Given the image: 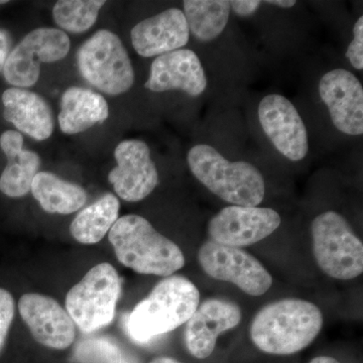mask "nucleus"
I'll list each match as a JSON object with an SVG mask.
<instances>
[{
	"label": "nucleus",
	"mask_w": 363,
	"mask_h": 363,
	"mask_svg": "<svg viewBox=\"0 0 363 363\" xmlns=\"http://www.w3.org/2000/svg\"><path fill=\"white\" fill-rule=\"evenodd\" d=\"M321 310L301 298H288L264 306L253 318L250 337L269 354L290 355L305 350L319 335Z\"/></svg>",
	"instance_id": "obj_1"
},
{
	"label": "nucleus",
	"mask_w": 363,
	"mask_h": 363,
	"mask_svg": "<svg viewBox=\"0 0 363 363\" xmlns=\"http://www.w3.org/2000/svg\"><path fill=\"white\" fill-rule=\"evenodd\" d=\"M199 303V291L190 279L166 277L130 313L126 321L128 335L136 342H150L185 324Z\"/></svg>",
	"instance_id": "obj_2"
},
{
	"label": "nucleus",
	"mask_w": 363,
	"mask_h": 363,
	"mask_svg": "<svg viewBox=\"0 0 363 363\" xmlns=\"http://www.w3.org/2000/svg\"><path fill=\"white\" fill-rule=\"evenodd\" d=\"M108 238L119 262L138 274L166 278L185 266L181 248L138 215L118 218Z\"/></svg>",
	"instance_id": "obj_3"
},
{
	"label": "nucleus",
	"mask_w": 363,
	"mask_h": 363,
	"mask_svg": "<svg viewBox=\"0 0 363 363\" xmlns=\"http://www.w3.org/2000/svg\"><path fill=\"white\" fill-rule=\"evenodd\" d=\"M187 160L193 175L224 201L234 206L257 207L264 200V177L250 162H229L208 145L193 147Z\"/></svg>",
	"instance_id": "obj_4"
},
{
	"label": "nucleus",
	"mask_w": 363,
	"mask_h": 363,
	"mask_svg": "<svg viewBox=\"0 0 363 363\" xmlns=\"http://www.w3.org/2000/svg\"><path fill=\"white\" fill-rule=\"evenodd\" d=\"M311 234L315 259L325 274L344 281L362 274V241L342 215L334 211L318 215L312 222Z\"/></svg>",
	"instance_id": "obj_5"
},
{
	"label": "nucleus",
	"mask_w": 363,
	"mask_h": 363,
	"mask_svg": "<svg viewBox=\"0 0 363 363\" xmlns=\"http://www.w3.org/2000/svg\"><path fill=\"white\" fill-rule=\"evenodd\" d=\"M77 64L82 77L105 94H123L135 83L128 52L111 30H98L86 40L77 52Z\"/></svg>",
	"instance_id": "obj_6"
},
{
	"label": "nucleus",
	"mask_w": 363,
	"mask_h": 363,
	"mask_svg": "<svg viewBox=\"0 0 363 363\" xmlns=\"http://www.w3.org/2000/svg\"><path fill=\"white\" fill-rule=\"evenodd\" d=\"M121 281L111 264H97L66 296V311L86 333L111 324L116 316Z\"/></svg>",
	"instance_id": "obj_7"
},
{
	"label": "nucleus",
	"mask_w": 363,
	"mask_h": 363,
	"mask_svg": "<svg viewBox=\"0 0 363 363\" xmlns=\"http://www.w3.org/2000/svg\"><path fill=\"white\" fill-rule=\"evenodd\" d=\"M70 48V39L63 30L37 28L26 35L9 55L2 70L4 78L16 88L30 87L39 80L40 64L65 58Z\"/></svg>",
	"instance_id": "obj_8"
},
{
	"label": "nucleus",
	"mask_w": 363,
	"mask_h": 363,
	"mask_svg": "<svg viewBox=\"0 0 363 363\" xmlns=\"http://www.w3.org/2000/svg\"><path fill=\"white\" fill-rule=\"evenodd\" d=\"M198 260L208 276L238 286L250 296H262L272 285L271 274L252 255L238 247L208 240L198 252Z\"/></svg>",
	"instance_id": "obj_9"
},
{
	"label": "nucleus",
	"mask_w": 363,
	"mask_h": 363,
	"mask_svg": "<svg viewBox=\"0 0 363 363\" xmlns=\"http://www.w3.org/2000/svg\"><path fill=\"white\" fill-rule=\"evenodd\" d=\"M279 225L281 217L271 208L229 206L212 217L208 233L214 242L240 248L264 240Z\"/></svg>",
	"instance_id": "obj_10"
},
{
	"label": "nucleus",
	"mask_w": 363,
	"mask_h": 363,
	"mask_svg": "<svg viewBox=\"0 0 363 363\" xmlns=\"http://www.w3.org/2000/svg\"><path fill=\"white\" fill-rule=\"evenodd\" d=\"M114 157L117 166L109 173L108 180L124 201H142L156 189L159 174L147 143L123 140L114 150Z\"/></svg>",
	"instance_id": "obj_11"
},
{
	"label": "nucleus",
	"mask_w": 363,
	"mask_h": 363,
	"mask_svg": "<svg viewBox=\"0 0 363 363\" xmlns=\"http://www.w3.org/2000/svg\"><path fill=\"white\" fill-rule=\"evenodd\" d=\"M259 118L264 133L284 157L298 162L307 156V130L290 100L279 94L267 95L260 101Z\"/></svg>",
	"instance_id": "obj_12"
},
{
	"label": "nucleus",
	"mask_w": 363,
	"mask_h": 363,
	"mask_svg": "<svg viewBox=\"0 0 363 363\" xmlns=\"http://www.w3.org/2000/svg\"><path fill=\"white\" fill-rule=\"evenodd\" d=\"M18 311L33 337L45 347L66 350L75 341V323L56 300L40 294H26Z\"/></svg>",
	"instance_id": "obj_13"
},
{
	"label": "nucleus",
	"mask_w": 363,
	"mask_h": 363,
	"mask_svg": "<svg viewBox=\"0 0 363 363\" xmlns=\"http://www.w3.org/2000/svg\"><path fill=\"white\" fill-rule=\"evenodd\" d=\"M319 94L339 131L362 135L363 88L354 74L344 69L328 72L320 80Z\"/></svg>",
	"instance_id": "obj_14"
},
{
	"label": "nucleus",
	"mask_w": 363,
	"mask_h": 363,
	"mask_svg": "<svg viewBox=\"0 0 363 363\" xmlns=\"http://www.w3.org/2000/svg\"><path fill=\"white\" fill-rule=\"evenodd\" d=\"M240 320V308L235 303L217 298L204 301L186 322L185 340L189 352L199 359L209 357L218 336L238 326Z\"/></svg>",
	"instance_id": "obj_15"
},
{
	"label": "nucleus",
	"mask_w": 363,
	"mask_h": 363,
	"mask_svg": "<svg viewBox=\"0 0 363 363\" xmlns=\"http://www.w3.org/2000/svg\"><path fill=\"white\" fill-rule=\"evenodd\" d=\"M145 86L154 92L181 90L198 97L206 90L207 78L197 55L191 50L180 49L161 55L152 62Z\"/></svg>",
	"instance_id": "obj_16"
},
{
	"label": "nucleus",
	"mask_w": 363,
	"mask_h": 363,
	"mask_svg": "<svg viewBox=\"0 0 363 363\" xmlns=\"http://www.w3.org/2000/svg\"><path fill=\"white\" fill-rule=\"evenodd\" d=\"M130 35L136 52L145 58H150L185 47L190 30L183 11L169 9L138 23L131 30Z\"/></svg>",
	"instance_id": "obj_17"
},
{
	"label": "nucleus",
	"mask_w": 363,
	"mask_h": 363,
	"mask_svg": "<svg viewBox=\"0 0 363 363\" xmlns=\"http://www.w3.org/2000/svg\"><path fill=\"white\" fill-rule=\"evenodd\" d=\"M4 116L21 133L35 140H48L54 130V119L47 101L37 93L9 88L2 94Z\"/></svg>",
	"instance_id": "obj_18"
},
{
	"label": "nucleus",
	"mask_w": 363,
	"mask_h": 363,
	"mask_svg": "<svg viewBox=\"0 0 363 363\" xmlns=\"http://www.w3.org/2000/svg\"><path fill=\"white\" fill-rule=\"evenodd\" d=\"M0 147L7 157L6 169L0 176V191L11 198L23 197L30 192L33 179L39 173V155L23 150V135L16 130L2 133Z\"/></svg>",
	"instance_id": "obj_19"
},
{
	"label": "nucleus",
	"mask_w": 363,
	"mask_h": 363,
	"mask_svg": "<svg viewBox=\"0 0 363 363\" xmlns=\"http://www.w3.org/2000/svg\"><path fill=\"white\" fill-rule=\"evenodd\" d=\"M108 116L106 100L94 91L71 87L62 96L59 124L61 130L67 135L89 130L95 124L104 123Z\"/></svg>",
	"instance_id": "obj_20"
},
{
	"label": "nucleus",
	"mask_w": 363,
	"mask_h": 363,
	"mask_svg": "<svg viewBox=\"0 0 363 363\" xmlns=\"http://www.w3.org/2000/svg\"><path fill=\"white\" fill-rule=\"evenodd\" d=\"M30 192L48 213H74L87 202V193L81 186L62 180L48 172L35 175Z\"/></svg>",
	"instance_id": "obj_21"
},
{
	"label": "nucleus",
	"mask_w": 363,
	"mask_h": 363,
	"mask_svg": "<svg viewBox=\"0 0 363 363\" xmlns=\"http://www.w3.org/2000/svg\"><path fill=\"white\" fill-rule=\"evenodd\" d=\"M119 208L116 196H102L75 217L70 226L72 236L83 245L99 242L118 220Z\"/></svg>",
	"instance_id": "obj_22"
},
{
	"label": "nucleus",
	"mask_w": 363,
	"mask_h": 363,
	"mask_svg": "<svg viewBox=\"0 0 363 363\" xmlns=\"http://www.w3.org/2000/svg\"><path fill=\"white\" fill-rule=\"evenodd\" d=\"M183 6L189 30L201 42L219 37L230 16V4L226 0H185Z\"/></svg>",
	"instance_id": "obj_23"
},
{
	"label": "nucleus",
	"mask_w": 363,
	"mask_h": 363,
	"mask_svg": "<svg viewBox=\"0 0 363 363\" xmlns=\"http://www.w3.org/2000/svg\"><path fill=\"white\" fill-rule=\"evenodd\" d=\"M104 0H61L55 4L52 16L57 25L67 32L84 33L96 23Z\"/></svg>",
	"instance_id": "obj_24"
},
{
	"label": "nucleus",
	"mask_w": 363,
	"mask_h": 363,
	"mask_svg": "<svg viewBox=\"0 0 363 363\" xmlns=\"http://www.w3.org/2000/svg\"><path fill=\"white\" fill-rule=\"evenodd\" d=\"M74 357L79 363H135L116 341L107 337L86 339L76 347Z\"/></svg>",
	"instance_id": "obj_25"
},
{
	"label": "nucleus",
	"mask_w": 363,
	"mask_h": 363,
	"mask_svg": "<svg viewBox=\"0 0 363 363\" xmlns=\"http://www.w3.org/2000/svg\"><path fill=\"white\" fill-rule=\"evenodd\" d=\"M16 303L9 291L0 288V353L6 345L9 329L13 324Z\"/></svg>",
	"instance_id": "obj_26"
},
{
	"label": "nucleus",
	"mask_w": 363,
	"mask_h": 363,
	"mask_svg": "<svg viewBox=\"0 0 363 363\" xmlns=\"http://www.w3.org/2000/svg\"><path fill=\"white\" fill-rule=\"evenodd\" d=\"M352 42L348 45L347 52H346V58L350 60L351 65L357 70L363 69V18L360 16L354 28H353Z\"/></svg>",
	"instance_id": "obj_27"
},
{
	"label": "nucleus",
	"mask_w": 363,
	"mask_h": 363,
	"mask_svg": "<svg viewBox=\"0 0 363 363\" xmlns=\"http://www.w3.org/2000/svg\"><path fill=\"white\" fill-rule=\"evenodd\" d=\"M230 9H233L234 13L238 16L247 18V16H252L257 9L262 4L259 0H233L229 1Z\"/></svg>",
	"instance_id": "obj_28"
},
{
	"label": "nucleus",
	"mask_w": 363,
	"mask_h": 363,
	"mask_svg": "<svg viewBox=\"0 0 363 363\" xmlns=\"http://www.w3.org/2000/svg\"><path fill=\"white\" fill-rule=\"evenodd\" d=\"M9 37L6 30H0V72L4 70L9 58Z\"/></svg>",
	"instance_id": "obj_29"
},
{
	"label": "nucleus",
	"mask_w": 363,
	"mask_h": 363,
	"mask_svg": "<svg viewBox=\"0 0 363 363\" xmlns=\"http://www.w3.org/2000/svg\"><path fill=\"white\" fill-rule=\"evenodd\" d=\"M266 4L269 6L283 7V9H290L295 6L296 1L295 0H269V1H266Z\"/></svg>",
	"instance_id": "obj_30"
},
{
	"label": "nucleus",
	"mask_w": 363,
	"mask_h": 363,
	"mask_svg": "<svg viewBox=\"0 0 363 363\" xmlns=\"http://www.w3.org/2000/svg\"><path fill=\"white\" fill-rule=\"evenodd\" d=\"M310 363H340L334 358L329 357H318L313 358Z\"/></svg>",
	"instance_id": "obj_31"
},
{
	"label": "nucleus",
	"mask_w": 363,
	"mask_h": 363,
	"mask_svg": "<svg viewBox=\"0 0 363 363\" xmlns=\"http://www.w3.org/2000/svg\"><path fill=\"white\" fill-rule=\"evenodd\" d=\"M150 363H182L178 362V360L174 359V358L171 357H159L156 358V359L152 360V362Z\"/></svg>",
	"instance_id": "obj_32"
},
{
	"label": "nucleus",
	"mask_w": 363,
	"mask_h": 363,
	"mask_svg": "<svg viewBox=\"0 0 363 363\" xmlns=\"http://www.w3.org/2000/svg\"><path fill=\"white\" fill-rule=\"evenodd\" d=\"M6 0H0V4H6Z\"/></svg>",
	"instance_id": "obj_33"
}]
</instances>
